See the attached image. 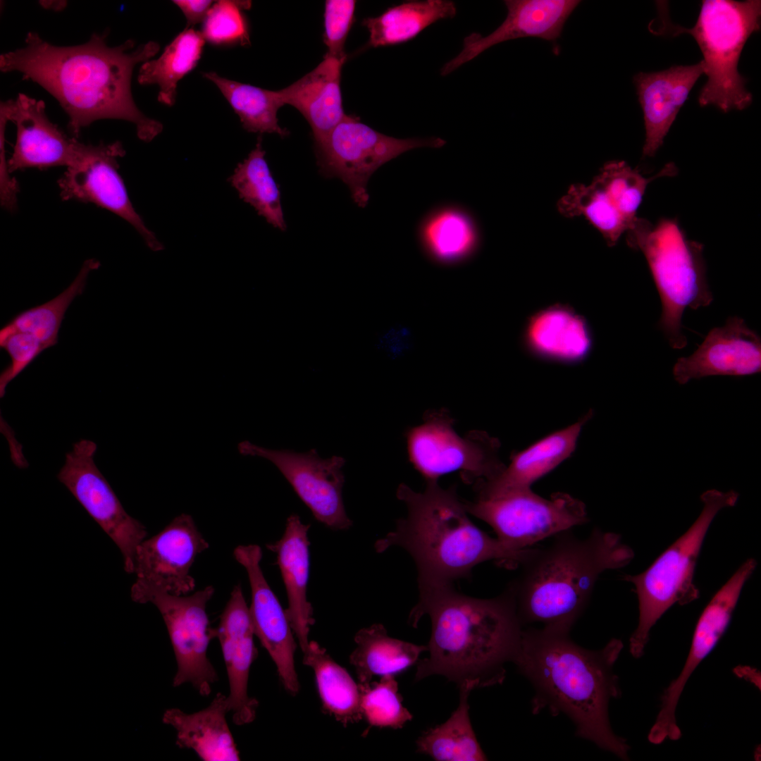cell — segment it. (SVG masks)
<instances>
[{
	"instance_id": "obj_1",
	"label": "cell",
	"mask_w": 761,
	"mask_h": 761,
	"mask_svg": "<svg viewBox=\"0 0 761 761\" xmlns=\"http://www.w3.org/2000/svg\"><path fill=\"white\" fill-rule=\"evenodd\" d=\"M107 34H93L88 42L58 47L37 33L27 34L25 46L0 56L3 73L19 72L49 92L68 116V129L78 136L92 123L105 118L129 121L137 137L150 142L159 135L162 124L146 116L136 106L131 92L135 67L153 58L157 42L135 48L128 39L109 47Z\"/></svg>"
},
{
	"instance_id": "obj_2",
	"label": "cell",
	"mask_w": 761,
	"mask_h": 761,
	"mask_svg": "<svg viewBox=\"0 0 761 761\" xmlns=\"http://www.w3.org/2000/svg\"><path fill=\"white\" fill-rule=\"evenodd\" d=\"M569 631L546 626L522 631L513 662L534 688L532 712L563 713L577 736L628 760L630 748L613 732L608 712L610 700L621 695L614 665L624 644L613 638L590 650L575 643Z\"/></svg>"
},
{
	"instance_id": "obj_3",
	"label": "cell",
	"mask_w": 761,
	"mask_h": 761,
	"mask_svg": "<svg viewBox=\"0 0 761 761\" xmlns=\"http://www.w3.org/2000/svg\"><path fill=\"white\" fill-rule=\"evenodd\" d=\"M426 614L431 621L429 656L418 663L416 681L438 674L458 685L467 679L480 687L502 683L523 631L509 588L491 599L461 594L452 585L419 590L409 623L416 626Z\"/></svg>"
},
{
	"instance_id": "obj_4",
	"label": "cell",
	"mask_w": 761,
	"mask_h": 761,
	"mask_svg": "<svg viewBox=\"0 0 761 761\" xmlns=\"http://www.w3.org/2000/svg\"><path fill=\"white\" fill-rule=\"evenodd\" d=\"M426 483L423 492L398 486L397 497L405 504L407 516L374 545L378 553L396 546L411 555L419 590L452 586L486 561L508 569L521 564L531 547L514 550L491 538L470 520L455 486L444 489L438 482Z\"/></svg>"
},
{
	"instance_id": "obj_5",
	"label": "cell",
	"mask_w": 761,
	"mask_h": 761,
	"mask_svg": "<svg viewBox=\"0 0 761 761\" xmlns=\"http://www.w3.org/2000/svg\"><path fill=\"white\" fill-rule=\"evenodd\" d=\"M548 546L531 548L519 577L508 587L522 625L570 631L587 606L600 574L626 566L633 550L620 535L595 528L581 539L570 530Z\"/></svg>"
},
{
	"instance_id": "obj_6",
	"label": "cell",
	"mask_w": 761,
	"mask_h": 761,
	"mask_svg": "<svg viewBox=\"0 0 761 761\" xmlns=\"http://www.w3.org/2000/svg\"><path fill=\"white\" fill-rule=\"evenodd\" d=\"M626 233L628 245L644 255L659 292L662 313L657 327L673 349H683L687 345L681 323L684 311L713 301L704 247L688 238L676 218L651 223L637 218Z\"/></svg>"
},
{
	"instance_id": "obj_7",
	"label": "cell",
	"mask_w": 761,
	"mask_h": 761,
	"mask_svg": "<svg viewBox=\"0 0 761 761\" xmlns=\"http://www.w3.org/2000/svg\"><path fill=\"white\" fill-rule=\"evenodd\" d=\"M738 496L734 490L704 492L700 496L703 509L690 528L646 570L624 576V581L634 586L638 600V626L629 640L633 657L639 658L643 655L650 629L667 610L674 604L687 605L698 598L693 577L706 533L717 513L734 507Z\"/></svg>"
},
{
	"instance_id": "obj_8",
	"label": "cell",
	"mask_w": 761,
	"mask_h": 761,
	"mask_svg": "<svg viewBox=\"0 0 761 761\" xmlns=\"http://www.w3.org/2000/svg\"><path fill=\"white\" fill-rule=\"evenodd\" d=\"M761 1L703 0L695 25L691 28L669 25L673 35L688 33L703 56L707 80L700 91V106L713 105L724 113L743 110L753 101L745 87L746 79L738 71L743 48L760 30Z\"/></svg>"
},
{
	"instance_id": "obj_9",
	"label": "cell",
	"mask_w": 761,
	"mask_h": 761,
	"mask_svg": "<svg viewBox=\"0 0 761 761\" xmlns=\"http://www.w3.org/2000/svg\"><path fill=\"white\" fill-rule=\"evenodd\" d=\"M406 443L410 462L426 482L459 471L464 482L476 483L505 466L498 457L497 439L480 431L460 436L445 411L429 412L421 424L407 431Z\"/></svg>"
},
{
	"instance_id": "obj_10",
	"label": "cell",
	"mask_w": 761,
	"mask_h": 761,
	"mask_svg": "<svg viewBox=\"0 0 761 761\" xmlns=\"http://www.w3.org/2000/svg\"><path fill=\"white\" fill-rule=\"evenodd\" d=\"M464 504L469 514L489 524L497 538L514 550L530 547L588 521L584 503L564 493L546 499L527 488Z\"/></svg>"
},
{
	"instance_id": "obj_11",
	"label": "cell",
	"mask_w": 761,
	"mask_h": 761,
	"mask_svg": "<svg viewBox=\"0 0 761 761\" xmlns=\"http://www.w3.org/2000/svg\"><path fill=\"white\" fill-rule=\"evenodd\" d=\"M676 172L675 165L669 163L652 177L646 178L624 161H609L589 185H571L558 201L557 209L567 218H586L607 245L613 247L638 218L637 210L649 183Z\"/></svg>"
},
{
	"instance_id": "obj_12",
	"label": "cell",
	"mask_w": 761,
	"mask_h": 761,
	"mask_svg": "<svg viewBox=\"0 0 761 761\" xmlns=\"http://www.w3.org/2000/svg\"><path fill=\"white\" fill-rule=\"evenodd\" d=\"M446 142L439 137L398 139L382 134L347 116L316 145L320 173L338 178L346 184L353 201L365 207L369 202L367 184L382 165L402 153L419 147L438 148Z\"/></svg>"
},
{
	"instance_id": "obj_13",
	"label": "cell",
	"mask_w": 761,
	"mask_h": 761,
	"mask_svg": "<svg viewBox=\"0 0 761 761\" xmlns=\"http://www.w3.org/2000/svg\"><path fill=\"white\" fill-rule=\"evenodd\" d=\"M209 546L190 515L175 517L159 533L145 538L137 547L132 600L144 604L159 593L190 594L195 588L191 567L197 556Z\"/></svg>"
},
{
	"instance_id": "obj_14",
	"label": "cell",
	"mask_w": 761,
	"mask_h": 761,
	"mask_svg": "<svg viewBox=\"0 0 761 761\" xmlns=\"http://www.w3.org/2000/svg\"><path fill=\"white\" fill-rule=\"evenodd\" d=\"M125 154L120 142L85 144L79 142L74 161L58 180L62 199L92 203L128 221L154 252L163 245L145 225L134 209L123 178L118 160Z\"/></svg>"
},
{
	"instance_id": "obj_15",
	"label": "cell",
	"mask_w": 761,
	"mask_h": 761,
	"mask_svg": "<svg viewBox=\"0 0 761 761\" xmlns=\"http://www.w3.org/2000/svg\"><path fill=\"white\" fill-rule=\"evenodd\" d=\"M97 444L81 440L66 455L57 478L120 549L126 572L132 573L137 547L147 537L145 527L124 509L97 466Z\"/></svg>"
},
{
	"instance_id": "obj_16",
	"label": "cell",
	"mask_w": 761,
	"mask_h": 761,
	"mask_svg": "<svg viewBox=\"0 0 761 761\" xmlns=\"http://www.w3.org/2000/svg\"><path fill=\"white\" fill-rule=\"evenodd\" d=\"M214 593V587L209 586L192 594L159 593L150 600L163 617L174 651L177 672L173 686L190 683L203 696L210 694L218 680L207 656L210 641L217 638L206 613Z\"/></svg>"
},
{
	"instance_id": "obj_17",
	"label": "cell",
	"mask_w": 761,
	"mask_h": 761,
	"mask_svg": "<svg viewBox=\"0 0 761 761\" xmlns=\"http://www.w3.org/2000/svg\"><path fill=\"white\" fill-rule=\"evenodd\" d=\"M237 448L243 455L271 462L318 521L334 530H346L352 526L342 499L343 457L323 459L315 449L306 452L272 450L248 440L239 443Z\"/></svg>"
},
{
	"instance_id": "obj_18",
	"label": "cell",
	"mask_w": 761,
	"mask_h": 761,
	"mask_svg": "<svg viewBox=\"0 0 761 761\" xmlns=\"http://www.w3.org/2000/svg\"><path fill=\"white\" fill-rule=\"evenodd\" d=\"M757 566L755 559L745 560L714 594L701 613L696 624L691 648L679 676L664 690L656 720L648 740L660 744L666 739L678 740L681 730L676 720V709L689 677L710 654L726 631L745 582Z\"/></svg>"
},
{
	"instance_id": "obj_19",
	"label": "cell",
	"mask_w": 761,
	"mask_h": 761,
	"mask_svg": "<svg viewBox=\"0 0 761 761\" xmlns=\"http://www.w3.org/2000/svg\"><path fill=\"white\" fill-rule=\"evenodd\" d=\"M246 570L251 588L249 607L254 635L273 661L285 689L295 695L299 682L295 665L297 643L289 619L261 567L262 550L255 544L241 545L233 552Z\"/></svg>"
},
{
	"instance_id": "obj_20",
	"label": "cell",
	"mask_w": 761,
	"mask_h": 761,
	"mask_svg": "<svg viewBox=\"0 0 761 761\" xmlns=\"http://www.w3.org/2000/svg\"><path fill=\"white\" fill-rule=\"evenodd\" d=\"M761 371V338L738 316L711 329L690 356L679 358L673 376L679 384L711 376H743Z\"/></svg>"
},
{
	"instance_id": "obj_21",
	"label": "cell",
	"mask_w": 761,
	"mask_h": 761,
	"mask_svg": "<svg viewBox=\"0 0 761 761\" xmlns=\"http://www.w3.org/2000/svg\"><path fill=\"white\" fill-rule=\"evenodd\" d=\"M0 107L17 130L13 152L8 160L9 173L30 168L68 167L74 161L79 141L68 137L49 119L43 101L18 94L16 99L1 102Z\"/></svg>"
},
{
	"instance_id": "obj_22",
	"label": "cell",
	"mask_w": 761,
	"mask_h": 761,
	"mask_svg": "<svg viewBox=\"0 0 761 761\" xmlns=\"http://www.w3.org/2000/svg\"><path fill=\"white\" fill-rule=\"evenodd\" d=\"M216 629L228 679L227 700L233 722L236 725L250 724L259 706L258 700L248 695L249 671L257 650L249 608L240 585L231 591Z\"/></svg>"
},
{
	"instance_id": "obj_23",
	"label": "cell",
	"mask_w": 761,
	"mask_h": 761,
	"mask_svg": "<svg viewBox=\"0 0 761 761\" xmlns=\"http://www.w3.org/2000/svg\"><path fill=\"white\" fill-rule=\"evenodd\" d=\"M507 15L493 32L482 36L473 32L466 37L462 51L441 68L445 76L490 48L508 40L538 37L555 41L563 27L581 1L577 0H506Z\"/></svg>"
},
{
	"instance_id": "obj_24",
	"label": "cell",
	"mask_w": 761,
	"mask_h": 761,
	"mask_svg": "<svg viewBox=\"0 0 761 761\" xmlns=\"http://www.w3.org/2000/svg\"><path fill=\"white\" fill-rule=\"evenodd\" d=\"M704 63L674 66L633 76L638 101L643 112L645 139L643 156H654L674 123L690 91L704 73Z\"/></svg>"
},
{
	"instance_id": "obj_25",
	"label": "cell",
	"mask_w": 761,
	"mask_h": 761,
	"mask_svg": "<svg viewBox=\"0 0 761 761\" xmlns=\"http://www.w3.org/2000/svg\"><path fill=\"white\" fill-rule=\"evenodd\" d=\"M592 412L577 422L553 432L514 453L507 466L493 478L475 483L477 499L494 497L509 492L531 488L575 450L583 425Z\"/></svg>"
},
{
	"instance_id": "obj_26",
	"label": "cell",
	"mask_w": 761,
	"mask_h": 761,
	"mask_svg": "<svg viewBox=\"0 0 761 761\" xmlns=\"http://www.w3.org/2000/svg\"><path fill=\"white\" fill-rule=\"evenodd\" d=\"M309 528L310 525L302 523L298 515L291 514L287 519L282 537L266 545L267 549L276 555L287 598L285 612L302 653L309 647L310 629L315 622L307 595L310 567Z\"/></svg>"
},
{
	"instance_id": "obj_27",
	"label": "cell",
	"mask_w": 761,
	"mask_h": 761,
	"mask_svg": "<svg viewBox=\"0 0 761 761\" xmlns=\"http://www.w3.org/2000/svg\"><path fill=\"white\" fill-rule=\"evenodd\" d=\"M523 342L536 357L573 364L585 359L593 346L586 320L575 310L555 304L537 311L526 322Z\"/></svg>"
},
{
	"instance_id": "obj_28",
	"label": "cell",
	"mask_w": 761,
	"mask_h": 761,
	"mask_svg": "<svg viewBox=\"0 0 761 761\" xmlns=\"http://www.w3.org/2000/svg\"><path fill=\"white\" fill-rule=\"evenodd\" d=\"M346 58L326 54L314 69L279 90L284 104L296 108L310 125L315 145L348 116L344 112L340 90Z\"/></svg>"
},
{
	"instance_id": "obj_29",
	"label": "cell",
	"mask_w": 761,
	"mask_h": 761,
	"mask_svg": "<svg viewBox=\"0 0 761 761\" xmlns=\"http://www.w3.org/2000/svg\"><path fill=\"white\" fill-rule=\"evenodd\" d=\"M229 712L227 696L218 693L209 706L194 713L166 710L162 722L175 730L179 748L192 750L201 760L238 761L240 753L226 721Z\"/></svg>"
},
{
	"instance_id": "obj_30",
	"label": "cell",
	"mask_w": 761,
	"mask_h": 761,
	"mask_svg": "<svg viewBox=\"0 0 761 761\" xmlns=\"http://www.w3.org/2000/svg\"><path fill=\"white\" fill-rule=\"evenodd\" d=\"M357 646L349 657L359 683L371 681L374 676H395L416 663L426 645L390 637L381 624L359 630L354 638Z\"/></svg>"
},
{
	"instance_id": "obj_31",
	"label": "cell",
	"mask_w": 761,
	"mask_h": 761,
	"mask_svg": "<svg viewBox=\"0 0 761 761\" xmlns=\"http://www.w3.org/2000/svg\"><path fill=\"white\" fill-rule=\"evenodd\" d=\"M459 703L444 723L424 731L416 741L417 751L438 761H482L487 757L482 750L469 717V696L480 687L476 680L467 679L458 685Z\"/></svg>"
},
{
	"instance_id": "obj_32",
	"label": "cell",
	"mask_w": 761,
	"mask_h": 761,
	"mask_svg": "<svg viewBox=\"0 0 761 761\" xmlns=\"http://www.w3.org/2000/svg\"><path fill=\"white\" fill-rule=\"evenodd\" d=\"M456 14L454 3L447 0L410 1L388 8L380 16L363 20L369 32L367 47L406 42L431 24Z\"/></svg>"
},
{
	"instance_id": "obj_33",
	"label": "cell",
	"mask_w": 761,
	"mask_h": 761,
	"mask_svg": "<svg viewBox=\"0 0 761 761\" xmlns=\"http://www.w3.org/2000/svg\"><path fill=\"white\" fill-rule=\"evenodd\" d=\"M303 664L314 672L323 710L344 726L362 718L360 691L347 671L338 664L317 642L310 641L303 653Z\"/></svg>"
},
{
	"instance_id": "obj_34",
	"label": "cell",
	"mask_w": 761,
	"mask_h": 761,
	"mask_svg": "<svg viewBox=\"0 0 761 761\" xmlns=\"http://www.w3.org/2000/svg\"><path fill=\"white\" fill-rule=\"evenodd\" d=\"M423 246L435 260L454 263L471 255L478 232L471 216L462 209L447 206L430 214L420 227Z\"/></svg>"
},
{
	"instance_id": "obj_35",
	"label": "cell",
	"mask_w": 761,
	"mask_h": 761,
	"mask_svg": "<svg viewBox=\"0 0 761 761\" xmlns=\"http://www.w3.org/2000/svg\"><path fill=\"white\" fill-rule=\"evenodd\" d=\"M205 40L201 32L185 28L168 44L156 59H150L140 68V85H157L158 100L173 106L178 82L197 66L202 56Z\"/></svg>"
},
{
	"instance_id": "obj_36",
	"label": "cell",
	"mask_w": 761,
	"mask_h": 761,
	"mask_svg": "<svg viewBox=\"0 0 761 761\" xmlns=\"http://www.w3.org/2000/svg\"><path fill=\"white\" fill-rule=\"evenodd\" d=\"M99 266L100 262L95 259L85 260L75 278L62 292L42 304L21 311L4 325L0 330V340L13 333L21 332L32 335L47 348L56 345L69 305L82 294L89 273Z\"/></svg>"
},
{
	"instance_id": "obj_37",
	"label": "cell",
	"mask_w": 761,
	"mask_h": 761,
	"mask_svg": "<svg viewBox=\"0 0 761 761\" xmlns=\"http://www.w3.org/2000/svg\"><path fill=\"white\" fill-rule=\"evenodd\" d=\"M202 75L219 89L246 130L275 133L281 137L289 135L287 129L278 125L277 112L285 105L279 90H268L228 80L215 72Z\"/></svg>"
},
{
	"instance_id": "obj_38",
	"label": "cell",
	"mask_w": 761,
	"mask_h": 761,
	"mask_svg": "<svg viewBox=\"0 0 761 761\" xmlns=\"http://www.w3.org/2000/svg\"><path fill=\"white\" fill-rule=\"evenodd\" d=\"M261 137L254 149L235 168L229 178L241 199L273 227L285 230L286 223L280 202V192L265 159Z\"/></svg>"
},
{
	"instance_id": "obj_39",
	"label": "cell",
	"mask_w": 761,
	"mask_h": 761,
	"mask_svg": "<svg viewBox=\"0 0 761 761\" xmlns=\"http://www.w3.org/2000/svg\"><path fill=\"white\" fill-rule=\"evenodd\" d=\"M359 687L361 713L369 727L401 729L412 719L402 705L395 676L385 675L379 681L359 683Z\"/></svg>"
},
{
	"instance_id": "obj_40",
	"label": "cell",
	"mask_w": 761,
	"mask_h": 761,
	"mask_svg": "<svg viewBox=\"0 0 761 761\" xmlns=\"http://www.w3.org/2000/svg\"><path fill=\"white\" fill-rule=\"evenodd\" d=\"M250 1H218L208 13L202 26L204 40L216 45L249 43L248 25L242 9L250 7Z\"/></svg>"
},
{
	"instance_id": "obj_41",
	"label": "cell",
	"mask_w": 761,
	"mask_h": 761,
	"mask_svg": "<svg viewBox=\"0 0 761 761\" xmlns=\"http://www.w3.org/2000/svg\"><path fill=\"white\" fill-rule=\"evenodd\" d=\"M0 346L11 359V363L0 374V397H3L8 384L48 348L32 335L21 332L6 336L0 340Z\"/></svg>"
},
{
	"instance_id": "obj_42",
	"label": "cell",
	"mask_w": 761,
	"mask_h": 761,
	"mask_svg": "<svg viewBox=\"0 0 761 761\" xmlns=\"http://www.w3.org/2000/svg\"><path fill=\"white\" fill-rule=\"evenodd\" d=\"M356 1L328 0L325 2L323 41L326 54L347 57L344 45L354 20Z\"/></svg>"
},
{
	"instance_id": "obj_43",
	"label": "cell",
	"mask_w": 761,
	"mask_h": 761,
	"mask_svg": "<svg viewBox=\"0 0 761 761\" xmlns=\"http://www.w3.org/2000/svg\"><path fill=\"white\" fill-rule=\"evenodd\" d=\"M8 120L4 115L0 116V194L2 206L9 211L16 208L18 185L10 176L8 161L5 154V129Z\"/></svg>"
},
{
	"instance_id": "obj_44",
	"label": "cell",
	"mask_w": 761,
	"mask_h": 761,
	"mask_svg": "<svg viewBox=\"0 0 761 761\" xmlns=\"http://www.w3.org/2000/svg\"><path fill=\"white\" fill-rule=\"evenodd\" d=\"M173 2L183 13L187 20L186 28L204 22L214 4L212 1L208 0H175Z\"/></svg>"
},
{
	"instance_id": "obj_45",
	"label": "cell",
	"mask_w": 761,
	"mask_h": 761,
	"mask_svg": "<svg viewBox=\"0 0 761 761\" xmlns=\"http://www.w3.org/2000/svg\"><path fill=\"white\" fill-rule=\"evenodd\" d=\"M66 3L65 1H42V5L47 8L60 10L65 7Z\"/></svg>"
}]
</instances>
